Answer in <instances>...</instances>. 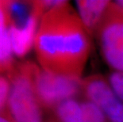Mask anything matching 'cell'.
<instances>
[{"label":"cell","instance_id":"obj_2","mask_svg":"<svg viewBox=\"0 0 123 122\" xmlns=\"http://www.w3.org/2000/svg\"><path fill=\"white\" fill-rule=\"evenodd\" d=\"M38 69L32 62H25L9 71L11 88L7 105L14 122H42L34 86Z\"/></svg>","mask_w":123,"mask_h":122},{"label":"cell","instance_id":"obj_6","mask_svg":"<svg viewBox=\"0 0 123 122\" xmlns=\"http://www.w3.org/2000/svg\"><path fill=\"white\" fill-rule=\"evenodd\" d=\"M44 13L38 1L33 2V10L26 25L23 28L10 26V36L14 54L18 57H22L26 54L34 45L37 33V26L40 17Z\"/></svg>","mask_w":123,"mask_h":122},{"label":"cell","instance_id":"obj_3","mask_svg":"<svg viewBox=\"0 0 123 122\" xmlns=\"http://www.w3.org/2000/svg\"><path fill=\"white\" fill-rule=\"evenodd\" d=\"M34 86L41 105L52 109L76 96L82 90L83 81L80 78L66 76L39 68Z\"/></svg>","mask_w":123,"mask_h":122},{"label":"cell","instance_id":"obj_7","mask_svg":"<svg viewBox=\"0 0 123 122\" xmlns=\"http://www.w3.org/2000/svg\"><path fill=\"white\" fill-rule=\"evenodd\" d=\"M80 17L89 34L98 30L112 2L106 0L76 1Z\"/></svg>","mask_w":123,"mask_h":122},{"label":"cell","instance_id":"obj_9","mask_svg":"<svg viewBox=\"0 0 123 122\" xmlns=\"http://www.w3.org/2000/svg\"><path fill=\"white\" fill-rule=\"evenodd\" d=\"M83 111L84 122H107L105 114L95 103L86 101L81 103Z\"/></svg>","mask_w":123,"mask_h":122},{"label":"cell","instance_id":"obj_13","mask_svg":"<svg viewBox=\"0 0 123 122\" xmlns=\"http://www.w3.org/2000/svg\"><path fill=\"white\" fill-rule=\"evenodd\" d=\"M114 4L116 5L117 7L123 10V0H118V1H115Z\"/></svg>","mask_w":123,"mask_h":122},{"label":"cell","instance_id":"obj_4","mask_svg":"<svg viewBox=\"0 0 123 122\" xmlns=\"http://www.w3.org/2000/svg\"><path fill=\"white\" fill-rule=\"evenodd\" d=\"M99 43L106 63L123 72V11L112 3L98 29Z\"/></svg>","mask_w":123,"mask_h":122},{"label":"cell","instance_id":"obj_14","mask_svg":"<svg viewBox=\"0 0 123 122\" xmlns=\"http://www.w3.org/2000/svg\"><path fill=\"white\" fill-rule=\"evenodd\" d=\"M122 11H123V10H122Z\"/></svg>","mask_w":123,"mask_h":122},{"label":"cell","instance_id":"obj_10","mask_svg":"<svg viewBox=\"0 0 123 122\" xmlns=\"http://www.w3.org/2000/svg\"><path fill=\"white\" fill-rule=\"evenodd\" d=\"M109 83L116 95L123 102V72L112 73L109 77Z\"/></svg>","mask_w":123,"mask_h":122},{"label":"cell","instance_id":"obj_11","mask_svg":"<svg viewBox=\"0 0 123 122\" xmlns=\"http://www.w3.org/2000/svg\"><path fill=\"white\" fill-rule=\"evenodd\" d=\"M10 82L6 78L0 76V113L4 111V107L8 102L10 92Z\"/></svg>","mask_w":123,"mask_h":122},{"label":"cell","instance_id":"obj_12","mask_svg":"<svg viewBox=\"0 0 123 122\" xmlns=\"http://www.w3.org/2000/svg\"><path fill=\"white\" fill-rule=\"evenodd\" d=\"M0 122H14V121L12 120L10 113L4 110L0 113Z\"/></svg>","mask_w":123,"mask_h":122},{"label":"cell","instance_id":"obj_8","mask_svg":"<svg viewBox=\"0 0 123 122\" xmlns=\"http://www.w3.org/2000/svg\"><path fill=\"white\" fill-rule=\"evenodd\" d=\"M57 117L61 122H84L82 104L70 98L56 107Z\"/></svg>","mask_w":123,"mask_h":122},{"label":"cell","instance_id":"obj_1","mask_svg":"<svg viewBox=\"0 0 123 122\" xmlns=\"http://www.w3.org/2000/svg\"><path fill=\"white\" fill-rule=\"evenodd\" d=\"M89 33L67 2L49 10L41 19L34 40L42 68L80 78L91 52Z\"/></svg>","mask_w":123,"mask_h":122},{"label":"cell","instance_id":"obj_5","mask_svg":"<svg viewBox=\"0 0 123 122\" xmlns=\"http://www.w3.org/2000/svg\"><path fill=\"white\" fill-rule=\"evenodd\" d=\"M82 90L88 101L101 109L108 122H123V102L105 79L99 75L88 77L83 81Z\"/></svg>","mask_w":123,"mask_h":122}]
</instances>
